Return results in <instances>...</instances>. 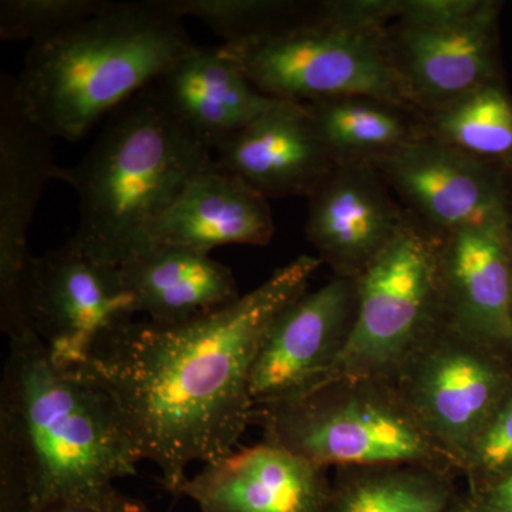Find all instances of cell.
I'll return each instance as SVG.
<instances>
[{
    "label": "cell",
    "instance_id": "cell-35",
    "mask_svg": "<svg viewBox=\"0 0 512 512\" xmlns=\"http://www.w3.org/2000/svg\"><path fill=\"white\" fill-rule=\"evenodd\" d=\"M511 278H510V322H511V330H512V234H511Z\"/></svg>",
    "mask_w": 512,
    "mask_h": 512
},
{
    "label": "cell",
    "instance_id": "cell-26",
    "mask_svg": "<svg viewBox=\"0 0 512 512\" xmlns=\"http://www.w3.org/2000/svg\"><path fill=\"white\" fill-rule=\"evenodd\" d=\"M512 473V389L478 431L460 466L466 488Z\"/></svg>",
    "mask_w": 512,
    "mask_h": 512
},
{
    "label": "cell",
    "instance_id": "cell-33",
    "mask_svg": "<svg viewBox=\"0 0 512 512\" xmlns=\"http://www.w3.org/2000/svg\"><path fill=\"white\" fill-rule=\"evenodd\" d=\"M121 512H153L146 504L140 503V501L133 500V498H127L126 504H124L123 511Z\"/></svg>",
    "mask_w": 512,
    "mask_h": 512
},
{
    "label": "cell",
    "instance_id": "cell-2",
    "mask_svg": "<svg viewBox=\"0 0 512 512\" xmlns=\"http://www.w3.org/2000/svg\"><path fill=\"white\" fill-rule=\"evenodd\" d=\"M0 457L28 484L35 511L114 488L138 456L106 390L57 366L35 332L9 340L0 384Z\"/></svg>",
    "mask_w": 512,
    "mask_h": 512
},
{
    "label": "cell",
    "instance_id": "cell-15",
    "mask_svg": "<svg viewBox=\"0 0 512 512\" xmlns=\"http://www.w3.org/2000/svg\"><path fill=\"white\" fill-rule=\"evenodd\" d=\"M510 222L458 229L437 239L441 319L512 359Z\"/></svg>",
    "mask_w": 512,
    "mask_h": 512
},
{
    "label": "cell",
    "instance_id": "cell-27",
    "mask_svg": "<svg viewBox=\"0 0 512 512\" xmlns=\"http://www.w3.org/2000/svg\"><path fill=\"white\" fill-rule=\"evenodd\" d=\"M402 0H326L316 3V20L353 32L383 33L399 20Z\"/></svg>",
    "mask_w": 512,
    "mask_h": 512
},
{
    "label": "cell",
    "instance_id": "cell-34",
    "mask_svg": "<svg viewBox=\"0 0 512 512\" xmlns=\"http://www.w3.org/2000/svg\"><path fill=\"white\" fill-rule=\"evenodd\" d=\"M508 175V188H510V215H511V228H512V167L507 168Z\"/></svg>",
    "mask_w": 512,
    "mask_h": 512
},
{
    "label": "cell",
    "instance_id": "cell-19",
    "mask_svg": "<svg viewBox=\"0 0 512 512\" xmlns=\"http://www.w3.org/2000/svg\"><path fill=\"white\" fill-rule=\"evenodd\" d=\"M154 87L212 151L279 101L259 92L222 46L195 47L171 64Z\"/></svg>",
    "mask_w": 512,
    "mask_h": 512
},
{
    "label": "cell",
    "instance_id": "cell-21",
    "mask_svg": "<svg viewBox=\"0 0 512 512\" xmlns=\"http://www.w3.org/2000/svg\"><path fill=\"white\" fill-rule=\"evenodd\" d=\"M302 104L336 163H372L424 136L419 111L389 101L353 96Z\"/></svg>",
    "mask_w": 512,
    "mask_h": 512
},
{
    "label": "cell",
    "instance_id": "cell-32",
    "mask_svg": "<svg viewBox=\"0 0 512 512\" xmlns=\"http://www.w3.org/2000/svg\"><path fill=\"white\" fill-rule=\"evenodd\" d=\"M448 512H493L484 510V508L478 507L477 504H474L470 498L467 497L464 491H460L458 493L456 500H454L453 505H451L450 510Z\"/></svg>",
    "mask_w": 512,
    "mask_h": 512
},
{
    "label": "cell",
    "instance_id": "cell-24",
    "mask_svg": "<svg viewBox=\"0 0 512 512\" xmlns=\"http://www.w3.org/2000/svg\"><path fill=\"white\" fill-rule=\"evenodd\" d=\"M181 19L201 20L224 39L239 45L313 22L316 3L293 0H164Z\"/></svg>",
    "mask_w": 512,
    "mask_h": 512
},
{
    "label": "cell",
    "instance_id": "cell-14",
    "mask_svg": "<svg viewBox=\"0 0 512 512\" xmlns=\"http://www.w3.org/2000/svg\"><path fill=\"white\" fill-rule=\"evenodd\" d=\"M308 200L306 237L339 278H359L410 222L370 161L336 164Z\"/></svg>",
    "mask_w": 512,
    "mask_h": 512
},
{
    "label": "cell",
    "instance_id": "cell-29",
    "mask_svg": "<svg viewBox=\"0 0 512 512\" xmlns=\"http://www.w3.org/2000/svg\"><path fill=\"white\" fill-rule=\"evenodd\" d=\"M0 512H36L25 478L5 457H0Z\"/></svg>",
    "mask_w": 512,
    "mask_h": 512
},
{
    "label": "cell",
    "instance_id": "cell-25",
    "mask_svg": "<svg viewBox=\"0 0 512 512\" xmlns=\"http://www.w3.org/2000/svg\"><path fill=\"white\" fill-rule=\"evenodd\" d=\"M109 0H2V40L46 42L100 12Z\"/></svg>",
    "mask_w": 512,
    "mask_h": 512
},
{
    "label": "cell",
    "instance_id": "cell-18",
    "mask_svg": "<svg viewBox=\"0 0 512 512\" xmlns=\"http://www.w3.org/2000/svg\"><path fill=\"white\" fill-rule=\"evenodd\" d=\"M274 229L268 198L214 164L195 175L151 225L141 251L153 245H175L208 254L225 245L265 247Z\"/></svg>",
    "mask_w": 512,
    "mask_h": 512
},
{
    "label": "cell",
    "instance_id": "cell-4",
    "mask_svg": "<svg viewBox=\"0 0 512 512\" xmlns=\"http://www.w3.org/2000/svg\"><path fill=\"white\" fill-rule=\"evenodd\" d=\"M212 153L151 84L111 114L79 163L56 165L53 180L79 197L72 238L101 264H124L192 178L215 164Z\"/></svg>",
    "mask_w": 512,
    "mask_h": 512
},
{
    "label": "cell",
    "instance_id": "cell-9",
    "mask_svg": "<svg viewBox=\"0 0 512 512\" xmlns=\"http://www.w3.org/2000/svg\"><path fill=\"white\" fill-rule=\"evenodd\" d=\"M30 326L57 366L82 365L94 343L138 315L119 266L101 264L73 238L26 272Z\"/></svg>",
    "mask_w": 512,
    "mask_h": 512
},
{
    "label": "cell",
    "instance_id": "cell-11",
    "mask_svg": "<svg viewBox=\"0 0 512 512\" xmlns=\"http://www.w3.org/2000/svg\"><path fill=\"white\" fill-rule=\"evenodd\" d=\"M53 138L22 110L12 77L0 84V329L9 340L33 332L26 309L29 228L53 180Z\"/></svg>",
    "mask_w": 512,
    "mask_h": 512
},
{
    "label": "cell",
    "instance_id": "cell-17",
    "mask_svg": "<svg viewBox=\"0 0 512 512\" xmlns=\"http://www.w3.org/2000/svg\"><path fill=\"white\" fill-rule=\"evenodd\" d=\"M215 164L265 198L309 197L338 164L302 103L279 100L215 148Z\"/></svg>",
    "mask_w": 512,
    "mask_h": 512
},
{
    "label": "cell",
    "instance_id": "cell-22",
    "mask_svg": "<svg viewBox=\"0 0 512 512\" xmlns=\"http://www.w3.org/2000/svg\"><path fill=\"white\" fill-rule=\"evenodd\" d=\"M457 476L423 466L336 468L323 512H448Z\"/></svg>",
    "mask_w": 512,
    "mask_h": 512
},
{
    "label": "cell",
    "instance_id": "cell-30",
    "mask_svg": "<svg viewBox=\"0 0 512 512\" xmlns=\"http://www.w3.org/2000/svg\"><path fill=\"white\" fill-rule=\"evenodd\" d=\"M127 498L114 487L103 493L86 495V497L53 501L37 512H121Z\"/></svg>",
    "mask_w": 512,
    "mask_h": 512
},
{
    "label": "cell",
    "instance_id": "cell-16",
    "mask_svg": "<svg viewBox=\"0 0 512 512\" xmlns=\"http://www.w3.org/2000/svg\"><path fill=\"white\" fill-rule=\"evenodd\" d=\"M328 470L264 440L205 464L174 495L200 512H323Z\"/></svg>",
    "mask_w": 512,
    "mask_h": 512
},
{
    "label": "cell",
    "instance_id": "cell-6",
    "mask_svg": "<svg viewBox=\"0 0 512 512\" xmlns=\"http://www.w3.org/2000/svg\"><path fill=\"white\" fill-rule=\"evenodd\" d=\"M384 33L353 32L315 19L222 47L272 99L309 103L363 96L414 110L387 57Z\"/></svg>",
    "mask_w": 512,
    "mask_h": 512
},
{
    "label": "cell",
    "instance_id": "cell-3",
    "mask_svg": "<svg viewBox=\"0 0 512 512\" xmlns=\"http://www.w3.org/2000/svg\"><path fill=\"white\" fill-rule=\"evenodd\" d=\"M164 0L110 2L30 47L13 92L52 138L77 141L195 49Z\"/></svg>",
    "mask_w": 512,
    "mask_h": 512
},
{
    "label": "cell",
    "instance_id": "cell-31",
    "mask_svg": "<svg viewBox=\"0 0 512 512\" xmlns=\"http://www.w3.org/2000/svg\"><path fill=\"white\" fill-rule=\"evenodd\" d=\"M467 497L484 510L512 512V473L464 490Z\"/></svg>",
    "mask_w": 512,
    "mask_h": 512
},
{
    "label": "cell",
    "instance_id": "cell-20",
    "mask_svg": "<svg viewBox=\"0 0 512 512\" xmlns=\"http://www.w3.org/2000/svg\"><path fill=\"white\" fill-rule=\"evenodd\" d=\"M119 268L137 313L160 325L202 318L242 296L231 269L197 249L153 245Z\"/></svg>",
    "mask_w": 512,
    "mask_h": 512
},
{
    "label": "cell",
    "instance_id": "cell-28",
    "mask_svg": "<svg viewBox=\"0 0 512 512\" xmlns=\"http://www.w3.org/2000/svg\"><path fill=\"white\" fill-rule=\"evenodd\" d=\"M485 0H402L400 25L446 28L467 22L483 9Z\"/></svg>",
    "mask_w": 512,
    "mask_h": 512
},
{
    "label": "cell",
    "instance_id": "cell-23",
    "mask_svg": "<svg viewBox=\"0 0 512 512\" xmlns=\"http://www.w3.org/2000/svg\"><path fill=\"white\" fill-rule=\"evenodd\" d=\"M423 133L467 156L511 168L512 96L504 79L424 114Z\"/></svg>",
    "mask_w": 512,
    "mask_h": 512
},
{
    "label": "cell",
    "instance_id": "cell-5",
    "mask_svg": "<svg viewBox=\"0 0 512 512\" xmlns=\"http://www.w3.org/2000/svg\"><path fill=\"white\" fill-rule=\"evenodd\" d=\"M251 424L264 430L265 441L320 467L406 464L460 477L393 380L335 377L293 399L255 406Z\"/></svg>",
    "mask_w": 512,
    "mask_h": 512
},
{
    "label": "cell",
    "instance_id": "cell-7",
    "mask_svg": "<svg viewBox=\"0 0 512 512\" xmlns=\"http://www.w3.org/2000/svg\"><path fill=\"white\" fill-rule=\"evenodd\" d=\"M393 382L460 474L468 447L512 389V359L439 316L404 357Z\"/></svg>",
    "mask_w": 512,
    "mask_h": 512
},
{
    "label": "cell",
    "instance_id": "cell-12",
    "mask_svg": "<svg viewBox=\"0 0 512 512\" xmlns=\"http://www.w3.org/2000/svg\"><path fill=\"white\" fill-rule=\"evenodd\" d=\"M357 313V281L335 276L276 316L249 380L255 406L293 399L325 382L348 345Z\"/></svg>",
    "mask_w": 512,
    "mask_h": 512
},
{
    "label": "cell",
    "instance_id": "cell-1",
    "mask_svg": "<svg viewBox=\"0 0 512 512\" xmlns=\"http://www.w3.org/2000/svg\"><path fill=\"white\" fill-rule=\"evenodd\" d=\"M322 264L302 255L229 306L178 325L124 323L73 367L110 394L141 461L177 493L195 461L235 451L251 424L252 367L269 326L308 292Z\"/></svg>",
    "mask_w": 512,
    "mask_h": 512
},
{
    "label": "cell",
    "instance_id": "cell-8",
    "mask_svg": "<svg viewBox=\"0 0 512 512\" xmlns=\"http://www.w3.org/2000/svg\"><path fill=\"white\" fill-rule=\"evenodd\" d=\"M436 251V237L410 218L356 279L355 326L325 382L339 376L393 380L407 353L439 319Z\"/></svg>",
    "mask_w": 512,
    "mask_h": 512
},
{
    "label": "cell",
    "instance_id": "cell-13",
    "mask_svg": "<svg viewBox=\"0 0 512 512\" xmlns=\"http://www.w3.org/2000/svg\"><path fill=\"white\" fill-rule=\"evenodd\" d=\"M503 3L485 0L474 18L446 28L393 23L384 49L413 109L421 116L453 103L484 84L503 80L500 13Z\"/></svg>",
    "mask_w": 512,
    "mask_h": 512
},
{
    "label": "cell",
    "instance_id": "cell-10",
    "mask_svg": "<svg viewBox=\"0 0 512 512\" xmlns=\"http://www.w3.org/2000/svg\"><path fill=\"white\" fill-rule=\"evenodd\" d=\"M409 217L433 237L458 229L510 222L505 168L423 136L372 161Z\"/></svg>",
    "mask_w": 512,
    "mask_h": 512
}]
</instances>
